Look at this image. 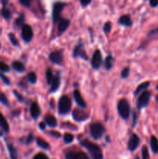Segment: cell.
Returning <instances> with one entry per match:
<instances>
[{"label":"cell","instance_id":"1","mask_svg":"<svg viewBox=\"0 0 158 159\" xmlns=\"http://www.w3.org/2000/svg\"><path fill=\"white\" fill-rule=\"evenodd\" d=\"M81 144L87 148V150L88 151V152H89L90 155L91 156L92 159L103 158L102 151L99 145L95 144L94 143H91V142H90L88 140H84L82 141H81Z\"/></svg>","mask_w":158,"mask_h":159},{"label":"cell","instance_id":"2","mask_svg":"<svg viewBox=\"0 0 158 159\" xmlns=\"http://www.w3.org/2000/svg\"><path fill=\"white\" fill-rule=\"evenodd\" d=\"M117 110L120 116L123 119H127L130 114V106L126 99H122L117 104Z\"/></svg>","mask_w":158,"mask_h":159},{"label":"cell","instance_id":"3","mask_svg":"<svg viewBox=\"0 0 158 159\" xmlns=\"http://www.w3.org/2000/svg\"><path fill=\"white\" fill-rule=\"evenodd\" d=\"M71 109V100L67 95H63L58 102V112L60 114L65 115Z\"/></svg>","mask_w":158,"mask_h":159},{"label":"cell","instance_id":"4","mask_svg":"<svg viewBox=\"0 0 158 159\" xmlns=\"http://www.w3.org/2000/svg\"><path fill=\"white\" fill-rule=\"evenodd\" d=\"M90 133L93 138L99 140L105 133V127L101 123H93L90 125Z\"/></svg>","mask_w":158,"mask_h":159},{"label":"cell","instance_id":"5","mask_svg":"<svg viewBox=\"0 0 158 159\" xmlns=\"http://www.w3.org/2000/svg\"><path fill=\"white\" fill-rule=\"evenodd\" d=\"M65 6V3L61 2H57L53 6V11H52V17L54 23H56L58 19H60V16Z\"/></svg>","mask_w":158,"mask_h":159},{"label":"cell","instance_id":"6","mask_svg":"<svg viewBox=\"0 0 158 159\" xmlns=\"http://www.w3.org/2000/svg\"><path fill=\"white\" fill-rule=\"evenodd\" d=\"M150 99V92L149 91H144L140 95L139 99H138L137 107L139 109L144 108L148 105Z\"/></svg>","mask_w":158,"mask_h":159},{"label":"cell","instance_id":"7","mask_svg":"<svg viewBox=\"0 0 158 159\" xmlns=\"http://www.w3.org/2000/svg\"><path fill=\"white\" fill-rule=\"evenodd\" d=\"M21 35H22V40L25 42L28 43V42L31 41L33 38V35H34L32 27L30 25H27V24H25V25L22 26Z\"/></svg>","mask_w":158,"mask_h":159},{"label":"cell","instance_id":"8","mask_svg":"<svg viewBox=\"0 0 158 159\" xmlns=\"http://www.w3.org/2000/svg\"><path fill=\"white\" fill-rule=\"evenodd\" d=\"M102 64V56L101 54V51L99 50H96L95 51L94 54L92 56V59H91V66L93 69H99L101 67Z\"/></svg>","mask_w":158,"mask_h":159},{"label":"cell","instance_id":"9","mask_svg":"<svg viewBox=\"0 0 158 159\" xmlns=\"http://www.w3.org/2000/svg\"><path fill=\"white\" fill-rule=\"evenodd\" d=\"M140 144V137L137 134H133L130 136L128 141V150L130 151H134Z\"/></svg>","mask_w":158,"mask_h":159},{"label":"cell","instance_id":"10","mask_svg":"<svg viewBox=\"0 0 158 159\" xmlns=\"http://www.w3.org/2000/svg\"><path fill=\"white\" fill-rule=\"evenodd\" d=\"M73 57H75H75H82V59H84V60H88V56H87L86 52H85V50H84L83 44H78V46L75 48V50H74V52H73Z\"/></svg>","mask_w":158,"mask_h":159},{"label":"cell","instance_id":"11","mask_svg":"<svg viewBox=\"0 0 158 159\" xmlns=\"http://www.w3.org/2000/svg\"><path fill=\"white\" fill-rule=\"evenodd\" d=\"M49 58L53 63L57 64V65H61L63 62L62 51H53V52L50 54Z\"/></svg>","mask_w":158,"mask_h":159},{"label":"cell","instance_id":"12","mask_svg":"<svg viewBox=\"0 0 158 159\" xmlns=\"http://www.w3.org/2000/svg\"><path fill=\"white\" fill-rule=\"evenodd\" d=\"M72 116H73V118L76 121L81 122V121H84L88 119V114H87L83 110L75 109L73 113H72Z\"/></svg>","mask_w":158,"mask_h":159},{"label":"cell","instance_id":"13","mask_svg":"<svg viewBox=\"0 0 158 159\" xmlns=\"http://www.w3.org/2000/svg\"><path fill=\"white\" fill-rule=\"evenodd\" d=\"M66 159H89V157L83 151H79V152L70 151L66 154Z\"/></svg>","mask_w":158,"mask_h":159},{"label":"cell","instance_id":"14","mask_svg":"<svg viewBox=\"0 0 158 159\" xmlns=\"http://www.w3.org/2000/svg\"><path fill=\"white\" fill-rule=\"evenodd\" d=\"M70 21L66 19H61L59 21V23L58 26V35L60 36L62 34H64L65 30L68 28Z\"/></svg>","mask_w":158,"mask_h":159},{"label":"cell","instance_id":"15","mask_svg":"<svg viewBox=\"0 0 158 159\" xmlns=\"http://www.w3.org/2000/svg\"><path fill=\"white\" fill-rule=\"evenodd\" d=\"M73 95L75 102L78 104V106H79V107H81V108H86V103L85 102V100H84L83 98H82L80 92L78 90H75L73 92Z\"/></svg>","mask_w":158,"mask_h":159},{"label":"cell","instance_id":"16","mask_svg":"<svg viewBox=\"0 0 158 159\" xmlns=\"http://www.w3.org/2000/svg\"><path fill=\"white\" fill-rule=\"evenodd\" d=\"M41 110L37 103H33L30 106V115L34 119H37L40 116Z\"/></svg>","mask_w":158,"mask_h":159},{"label":"cell","instance_id":"17","mask_svg":"<svg viewBox=\"0 0 158 159\" xmlns=\"http://www.w3.org/2000/svg\"><path fill=\"white\" fill-rule=\"evenodd\" d=\"M119 23L120 25L125 26V27H131L133 22L131 20V18L129 15H123L119 19Z\"/></svg>","mask_w":158,"mask_h":159},{"label":"cell","instance_id":"18","mask_svg":"<svg viewBox=\"0 0 158 159\" xmlns=\"http://www.w3.org/2000/svg\"><path fill=\"white\" fill-rule=\"evenodd\" d=\"M60 84H61V78L58 75L54 77V79H53L52 82H51V87L50 89V92H56L58 89H59Z\"/></svg>","mask_w":158,"mask_h":159},{"label":"cell","instance_id":"19","mask_svg":"<svg viewBox=\"0 0 158 159\" xmlns=\"http://www.w3.org/2000/svg\"><path fill=\"white\" fill-rule=\"evenodd\" d=\"M45 122H46L47 125H48L51 127H55L58 125V120L54 116L51 115H48V116H45Z\"/></svg>","mask_w":158,"mask_h":159},{"label":"cell","instance_id":"20","mask_svg":"<svg viewBox=\"0 0 158 159\" xmlns=\"http://www.w3.org/2000/svg\"><path fill=\"white\" fill-rule=\"evenodd\" d=\"M0 127H2L5 132H9L10 131V126H9L8 122L5 116L1 113V112H0Z\"/></svg>","mask_w":158,"mask_h":159},{"label":"cell","instance_id":"21","mask_svg":"<svg viewBox=\"0 0 158 159\" xmlns=\"http://www.w3.org/2000/svg\"><path fill=\"white\" fill-rule=\"evenodd\" d=\"M12 66H13V69L17 72L21 73V72H23L25 71V66H24L23 64L21 63L20 61H13L12 64Z\"/></svg>","mask_w":158,"mask_h":159},{"label":"cell","instance_id":"22","mask_svg":"<svg viewBox=\"0 0 158 159\" xmlns=\"http://www.w3.org/2000/svg\"><path fill=\"white\" fill-rule=\"evenodd\" d=\"M7 148H8V151L10 152V155L11 159H18V153L16 148L13 144H7Z\"/></svg>","mask_w":158,"mask_h":159},{"label":"cell","instance_id":"23","mask_svg":"<svg viewBox=\"0 0 158 159\" xmlns=\"http://www.w3.org/2000/svg\"><path fill=\"white\" fill-rule=\"evenodd\" d=\"M150 82H145L141 83V84L138 86L137 89H136L134 94L135 95H138V94H140V93H142L143 92H144L145 89H147V88L150 86Z\"/></svg>","mask_w":158,"mask_h":159},{"label":"cell","instance_id":"24","mask_svg":"<svg viewBox=\"0 0 158 159\" xmlns=\"http://www.w3.org/2000/svg\"><path fill=\"white\" fill-rule=\"evenodd\" d=\"M150 147L153 153H158V140L155 136H152L150 138Z\"/></svg>","mask_w":158,"mask_h":159},{"label":"cell","instance_id":"25","mask_svg":"<svg viewBox=\"0 0 158 159\" xmlns=\"http://www.w3.org/2000/svg\"><path fill=\"white\" fill-rule=\"evenodd\" d=\"M113 66V57L111 55L107 56L105 60V67L106 70H110Z\"/></svg>","mask_w":158,"mask_h":159},{"label":"cell","instance_id":"26","mask_svg":"<svg viewBox=\"0 0 158 159\" xmlns=\"http://www.w3.org/2000/svg\"><path fill=\"white\" fill-rule=\"evenodd\" d=\"M37 144L39 147H40V148H43V149L47 150L48 149V148H50L49 144H48L46 140H43V138H41V137H37Z\"/></svg>","mask_w":158,"mask_h":159},{"label":"cell","instance_id":"27","mask_svg":"<svg viewBox=\"0 0 158 159\" xmlns=\"http://www.w3.org/2000/svg\"><path fill=\"white\" fill-rule=\"evenodd\" d=\"M46 79L48 85H51V82H52L53 79H54V76H53L52 71H51V69H47L46 72Z\"/></svg>","mask_w":158,"mask_h":159},{"label":"cell","instance_id":"28","mask_svg":"<svg viewBox=\"0 0 158 159\" xmlns=\"http://www.w3.org/2000/svg\"><path fill=\"white\" fill-rule=\"evenodd\" d=\"M2 15L6 19H10V18H11V16H12L11 11H10V10H9L8 8H6V7H3V8H2Z\"/></svg>","mask_w":158,"mask_h":159},{"label":"cell","instance_id":"29","mask_svg":"<svg viewBox=\"0 0 158 159\" xmlns=\"http://www.w3.org/2000/svg\"><path fill=\"white\" fill-rule=\"evenodd\" d=\"M27 78L28 81L31 83V84H35L37 82V76L36 75V73L34 72H30L27 75Z\"/></svg>","mask_w":158,"mask_h":159},{"label":"cell","instance_id":"30","mask_svg":"<svg viewBox=\"0 0 158 159\" xmlns=\"http://www.w3.org/2000/svg\"><path fill=\"white\" fill-rule=\"evenodd\" d=\"M0 103L2 104H3L4 106H6V107H9L8 99H7L6 95L4 93H2V92L0 93Z\"/></svg>","mask_w":158,"mask_h":159},{"label":"cell","instance_id":"31","mask_svg":"<svg viewBox=\"0 0 158 159\" xmlns=\"http://www.w3.org/2000/svg\"><path fill=\"white\" fill-rule=\"evenodd\" d=\"M24 21H25V16H24L22 13H21V14L19 15V17L16 19L15 23H16V25L18 26V27H20V26H22Z\"/></svg>","mask_w":158,"mask_h":159},{"label":"cell","instance_id":"32","mask_svg":"<svg viewBox=\"0 0 158 159\" xmlns=\"http://www.w3.org/2000/svg\"><path fill=\"white\" fill-rule=\"evenodd\" d=\"M74 140V136L71 134H69V133H66L64 135V141L66 144H70Z\"/></svg>","mask_w":158,"mask_h":159},{"label":"cell","instance_id":"33","mask_svg":"<svg viewBox=\"0 0 158 159\" xmlns=\"http://www.w3.org/2000/svg\"><path fill=\"white\" fill-rule=\"evenodd\" d=\"M9 38H10V40L13 44V45H14L16 47L19 46V41H18V40L16 38V37H15V35L13 33L9 34Z\"/></svg>","mask_w":158,"mask_h":159},{"label":"cell","instance_id":"34","mask_svg":"<svg viewBox=\"0 0 158 159\" xmlns=\"http://www.w3.org/2000/svg\"><path fill=\"white\" fill-rule=\"evenodd\" d=\"M142 159H150V154L147 146H144L142 148Z\"/></svg>","mask_w":158,"mask_h":159},{"label":"cell","instance_id":"35","mask_svg":"<svg viewBox=\"0 0 158 159\" xmlns=\"http://www.w3.org/2000/svg\"><path fill=\"white\" fill-rule=\"evenodd\" d=\"M0 70L3 72H10V67L4 62H0Z\"/></svg>","mask_w":158,"mask_h":159},{"label":"cell","instance_id":"36","mask_svg":"<svg viewBox=\"0 0 158 159\" xmlns=\"http://www.w3.org/2000/svg\"><path fill=\"white\" fill-rule=\"evenodd\" d=\"M111 29H112V23H111L110 22L105 23L103 27V30L105 31V33H109V32H110Z\"/></svg>","mask_w":158,"mask_h":159},{"label":"cell","instance_id":"37","mask_svg":"<svg viewBox=\"0 0 158 159\" xmlns=\"http://www.w3.org/2000/svg\"><path fill=\"white\" fill-rule=\"evenodd\" d=\"M129 75V68H125L121 72V77L123 78H128Z\"/></svg>","mask_w":158,"mask_h":159},{"label":"cell","instance_id":"38","mask_svg":"<svg viewBox=\"0 0 158 159\" xmlns=\"http://www.w3.org/2000/svg\"><path fill=\"white\" fill-rule=\"evenodd\" d=\"M33 159H49V157L46 154H43V153H38V154L34 156Z\"/></svg>","mask_w":158,"mask_h":159},{"label":"cell","instance_id":"39","mask_svg":"<svg viewBox=\"0 0 158 159\" xmlns=\"http://www.w3.org/2000/svg\"><path fill=\"white\" fill-rule=\"evenodd\" d=\"M13 93H14L15 96L17 98V99L19 101V102H23L24 97L22 96V95H21L20 93H19V92H18L17 91H16V90H13Z\"/></svg>","mask_w":158,"mask_h":159},{"label":"cell","instance_id":"40","mask_svg":"<svg viewBox=\"0 0 158 159\" xmlns=\"http://www.w3.org/2000/svg\"><path fill=\"white\" fill-rule=\"evenodd\" d=\"M19 3L22 4V6H24L25 7H30V3L31 2L30 1V0H20L19 1Z\"/></svg>","mask_w":158,"mask_h":159},{"label":"cell","instance_id":"41","mask_svg":"<svg viewBox=\"0 0 158 159\" xmlns=\"http://www.w3.org/2000/svg\"><path fill=\"white\" fill-rule=\"evenodd\" d=\"M156 35H158V27L157 28L154 29V30H150V33H149L148 36L149 37H150V36H156Z\"/></svg>","mask_w":158,"mask_h":159},{"label":"cell","instance_id":"42","mask_svg":"<svg viewBox=\"0 0 158 159\" xmlns=\"http://www.w3.org/2000/svg\"><path fill=\"white\" fill-rule=\"evenodd\" d=\"M0 77L2 78V81H3L4 82L6 83V85H10V79H9V78H7L6 76H5V75H2V74H1V75H0Z\"/></svg>","mask_w":158,"mask_h":159},{"label":"cell","instance_id":"43","mask_svg":"<svg viewBox=\"0 0 158 159\" xmlns=\"http://www.w3.org/2000/svg\"><path fill=\"white\" fill-rule=\"evenodd\" d=\"M91 2V0H81V5L82 6H88V4H90Z\"/></svg>","mask_w":158,"mask_h":159},{"label":"cell","instance_id":"44","mask_svg":"<svg viewBox=\"0 0 158 159\" xmlns=\"http://www.w3.org/2000/svg\"><path fill=\"white\" fill-rule=\"evenodd\" d=\"M150 5L152 7H156L158 6V1L157 0H151L150 1Z\"/></svg>","mask_w":158,"mask_h":159},{"label":"cell","instance_id":"45","mask_svg":"<svg viewBox=\"0 0 158 159\" xmlns=\"http://www.w3.org/2000/svg\"><path fill=\"white\" fill-rule=\"evenodd\" d=\"M34 140V137H33V134H30L29 136L27 137V140H26V143L27 144H30L31 142L33 141Z\"/></svg>","mask_w":158,"mask_h":159},{"label":"cell","instance_id":"46","mask_svg":"<svg viewBox=\"0 0 158 159\" xmlns=\"http://www.w3.org/2000/svg\"><path fill=\"white\" fill-rule=\"evenodd\" d=\"M39 127H40V129L41 130V131H44L45 128H46V124L43 122H40V123H39Z\"/></svg>","mask_w":158,"mask_h":159},{"label":"cell","instance_id":"47","mask_svg":"<svg viewBox=\"0 0 158 159\" xmlns=\"http://www.w3.org/2000/svg\"><path fill=\"white\" fill-rule=\"evenodd\" d=\"M51 134L52 136H54V137H61V134H60V133H58V132H57V131H51Z\"/></svg>","mask_w":158,"mask_h":159},{"label":"cell","instance_id":"48","mask_svg":"<svg viewBox=\"0 0 158 159\" xmlns=\"http://www.w3.org/2000/svg\"><path fill=\"white\" fill-rule=\"evenodd\" d=\"M156 101H157V102H158V95L156 97Z\"/></svg>","mask_w":158,"mask_h":159},{"label":"cell","instance_id":"49","mask_svg":"<svg viewBox=\"0 0 158 159\" xmlns=\"http://www.w3.org/2000/svg\"><path fill=\"white\" fill-rule=\"evenodd\" d=\"M156 89H157V90H158V85H157V86H156Z\"/></svg>","mask_w":158,"mask_h":159},{"label":"cell","instance_id":"50","mask_svg":"<svg viewBox=\"0 0 158 159\" xmlns=\"http://www.w3.org/2000/svg\"><path fill=\"white\" fill-rule=\"evenodd\" d=\"M135 159H140V158H139V157H136V158H135Z\"/></svg>","mask_w":158,"mask_h":159},{"label":"cell","instance_id":"51","mask_svg":"<svg viewBox=\"0 0 158 159\" xmlns=\"http://www.w3.org/2000/svg\"><path fill=\"white\" fill-rule=\"evenodd\" d=\"M0 48H1V44H0Z\"/></svg>","mask_w":158,"mask_h":159}]
</instances>
